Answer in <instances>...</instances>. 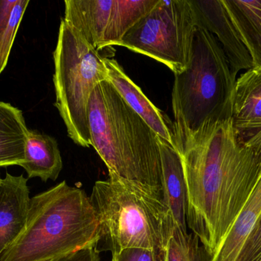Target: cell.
<instances>
[{
  "instance_id": "5",
  "label": "cell",
  "mask_w": 261,
  "mask_h": 261,
  "mask_svg": "<svg viewBox=\"0 0 261 261\" xmlns=\"http://www.w3.org/2000/svg\"><path fill=\"white\" fill-rule=\"evenodd\" d=\"M90 199L113 254L128 248L165 252L176 224L162 199L113 175L95 183Z\"/></svg>"
},
{
  "instance_id": "15",
  "label": "cell",
  "mask_w": 261,
  "mask_h": 261,
  "mask_svg": "<svg viewBox=\"0 0 261 261\" xmlns=\"http://www.w3.org/2000/svg\"><path fill=\"white\" fill-rule=\"evenodd\" d=\"M28 179L40 178L43 182L58 179L63 168V161L58 142L49 135L29 130L24 161Z\"/></svg>"
},
{
  "instance_id": "8",
  "label": "cell",
  "mask_w": 261,
  "mask_h": 261,
  "mask_svg": "<svg viewBox=\"0 0 261 261\" xmlns=\"http://www.w3.org/2000/svg\"><path fill=\"white\" fill-rule=\"evenodd\" d=\"M196 15L197 27L211 32L228 60L234 78L243 70L253 68L248 49L231 21L222 0H190Z\"/></svg>"
},
{
  "instance_id": "9",
  "label": "cell",
  "mask_w": 261,
  "mask_h": 261,
  "mask_svg": "<svg viewBox=\"0 0 261 261\" xmlns=\"http://www.w3.org/2000/svg\"><path fill=\"white\" fill-rule=\"evenodd\" d=\"M105 63L108 70L109 81L117 89L128 105L151 127L162 140L176 150L173 121L144 95L116 60L105 57Z\"/></svg>"
},
{
  "instance_id": "19",
  "label": "cell",
  "mask_w": 261,
  "mask_h": 261,
  "mask_svg": "<svg viewBox=\"0 0 261 261\" xmlns=\"http://www.w3.org/2000/svg\"><path fill=\"white\" fill-rule=\"evenodd\" d=\"M29 0H0V75L7 66L11 50Z\"/></svg>"
},
{
  "instance_id": "17",
  "label": "cell",
  "mask_w": 261,
  "mask_h": 261,
  "mask_svg": "<svg viewBox=\"0 0 261 261\" xmlns=\"http://www.w3.org/2000/svg\"><path fill=\"white\" fill-rule=\"evenodd\" d=\"M248 49L253 67L261 70V0H222Z\"/></svg>"
},
{
  "instance_id": "11",
  "label": "cell",
  "mask_w": 261,
  "mask_h": 261,
  "mask_svg": "<svg viewBox=\"0 0 261 261\" xmlns=\"http://www.w3.org/2000/svg\"><path fill=\"white\" fill-rule=\"evenodd\" d=\"M116 0H66L64 20L90 45L106 49V37L114 15Z\"/></svg>"
},
{
  "instance_id": "13",
  "label": "cell",
  "mask_w": 261,
  "mask_h": 261,
  "mask_svg": "<svg viewBox=\"0 0 261 261\" xmlns=\"http://www.w3.org/2000/svg\"><path fill=\"white\" fill-rule=\"evenodd\" d=\"M163 171L164 202L170 210L175 224L187 232L188 206L187 181L182 157L177 150L160 138Z\"/></svg>"
},
{
  "instance_id": "22",
  "label": "cell",
  "mask_w": 261,
  "mask_h": 261,
  "mask_svg": "<svg viewBox=\"0 0 261 261\" xmlns=\"http://www.w3.org/2000/svg\"><path fill=\"white\" fill-rule=\"evenodd\" d=\"M237 261H261V221L247 241Z\"/></svg>"
},
{
  "instance_id": "3",
  "label": "cell",
  "mask_w": 261,
  "mask_h": 261,
  "mask_svg": "<svg viewBox=\"0 0 261 261\" xmlns=\"http://www.w3.org/2000/svg\"><path fill=\"white\" fill-rule=\"evenodd\" d=\"M102 238L90 197L64 181L31 199L25 228L0 261H53L96 246Z\"/></svg>"
},
{
  "instance_id": "6",
  "label": "cell",
  "mask_w": 261,
  "mask_h": 261,
  "mask_svg": "<svg viewBox=\"0 0 261 261\" xmlns=\"http://www.w3.org/2000/svg\"><path fill=\"white\" fill-rule=\"evenodd\" d=\"M53 57L55 106L73 143L80 147H91L89 101L95 87L108 80L105 57L64 18L60 24Z\"/></svg>"
},
{
  "instance_id": "2",
  "label": "cell",
  "mask_w": 261,
  "mask_h": 261,
  "mask_svg": "<svg viewBox=\"0 0 261 261\" xmlns=\"http://www.w3.org/2000/svg\"><path fill=\"white\" fill-rule=\"evenodd\" d=\"M88 117L91 147L109 175L164 201L160 137L109 80L92 92Z\"/></svg>"
},
{
  "instance_id": "23",
  "label": "cell",
  "mask_w": 261,
  "mask_h": 261,
  "mask_svg": "<svg viewBox=\"0 0 261 261\" xmlns=\"http://www.w3.org/2000/svg\"><path fill=\"white\" fill-rule=\"evenodd\" d=\"M53 261H100V257L96 246H91L73 251Z\"/></svg>"
},
{
  "instance_id": "7",
  "label": "cell",
  "mask_w": 261,
  "mask_h": 261,
  "mask_svg": "<svg viewBox=\"0 0 261 261\" xmlns=\"http://www.w3.org/2000/svg\"><path fill=\"white\" fill-rule=\"evenodd\" d=\"M196 28L190 0H159L119 45L165 64L175 75L188 66Z\"/></svg>"
},
{
  "instance_id": "1",
  "label": "cell",
  "mask_w": 261,
  "mask_h": 261,
  "mask_svg": "<svg viewBox=\"0 0 261 261\" xmlns=\"http://www.w3.org/2000/svg\"><path fill=\"white\" fill-rule=\"evenodd\" d=\"M187 226L213 256L251 195L261 170V131L241 141L231 118L205 123L180 153Z\"/></svg>"
},
{
  "instance_id": "20",
  "label": "cell",
  "mask_w": 261,
  "mask_h": 261,
  "mask_svg": "<svg viewBox=\"0 0 261 261\" xmlns=\"http://www.w3.org/2000/svg\"><path fill=\"white\" fill-rule=\"evenodd\" d=\"M165 261H212L197 236L175 225L165 251Z\"/></svg>"
},
{
  "instance_id": "16",
  "label": "cell",
  "mask_w": 261,
  "mask_h": 261,
  "mask_svg": "<svg viewBox=\"0 0 261 261\" xmlns=\"http://www.w3.org/2000/svg\"><path fill=\"white\" fill-rule=\"evenodd\" d=\"M29 133L21 110L0 102V167L24 162Z\"/></svg>"
},
{
  "instance_id": "14",
  "label": "cell",
  "mask_w": 261,
  "mask_h": 261,
  "mask_svg": "<svg viewBox=\"0 0 261 261\" xmlns=\"http://www.w3.org/2000/svg\"><path fill=\"white\" fill-rule=\"evenodd\" d=\"M261 221V170L258 179L212 261H237L250 236Z\"/></svg>"
},
{
  "instance_id": "12",
  "label": "cell",
  "mask_w": 261,
  "mask_h": 261,
  "mask_svg": "<svg viewBox=\"0 0 261 261\" xmlns=\"http://www.w3.org/2000/svg\"><path fill=\"white\" fill-rule=\"evenodd\" d=\"M231 120L243 142L261 131V70L253 67L236 80Z\"/></svg>"
},
{
  "instance_id": "24",
  "label": "cell",
  "mask_w": 261,
  "mask_h": 261,
  "mask_svg": "<svg viewBox=\"0 0 261 261\" xmlns=\"http://www.w3.org/2000/svg\"><path fill=\"white\" fill-rule=\"evenodd\" d=\"M0 179H1V176H0Z\"/></svg>"
},
{
  "instance_id": "10",
  "label": "cell",
  "mask_w": 261,
  "mask_h": 261,
  "mask_svg": "<svg viewBox=\"0 0 261 261\" xmlns=\"http://www.w3.org/2000/svg\"><path fill=\"white\" fill-rule=\"evenodd\" d=\"M23 175L6 173L0 179V257L25 228L30 189Z\"/></svg>"
},
{
  "instance_id": "4",
  "label": "cell",
  "mask_w": 261,
  "mask_h": 261,
  "mask_svg": "<svg viewBox=\"0 0 261 261\" xmlns=\"http://www.w3.org/2000/svg\"><path fill=\"white\" fill-rule=\"evenodd\" d=\"M174 75L172 107L180 154L205 123L231 117L237 78L216 37L202 27L195 31L188 66Z\"/></svg>"
},
{
  "instance_id": "18",
  "label": "cell",
  "mask_w": 261,
  "mask_h": 261,
  "mask_svg": "<svg viewBox=\"0 0 261 261\" xmlns=\"http://www.w3.org/2000/svg\"><path fill=\"white\" fill-rule=\"evenodd\" d=\"M159 0H116L105 47L119 45L125 34L158 4Z\"/></svg>"
},
{
  "instance_id": "21",
  "label": "cell",
  "mask_w": 261,
  "mask_h": 261,
  "mask_svg": "<svg viewBox=\"0 0 261 261\" xmlns=\"http://www.w3.org/2000/svg\"><path fill=\"white\" fill-rule=\"evenodd\" d=\"M112 261H165V252L143 248H128L113 254Z\"/></svg>"
}]
</instances>
